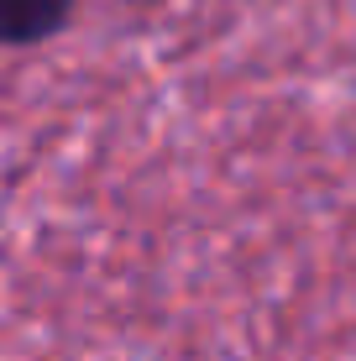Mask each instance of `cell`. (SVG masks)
<instances>
[{
    "label": "cell",
    "instance_id": "6da1fadb",
    "mask_svg": "<svg viewBox=\"0 0 356 361\" xmlns=\"http://www.w3.org/2000/svg\"><path fill=\"white\" fill-rule=\"evenodd\" d=\"M73 0H0V42L11 47H27L53 37L68 21Z\"/></svg>",
    "mask_w": 356,
    "mask_h": 361
}]
</instances>
